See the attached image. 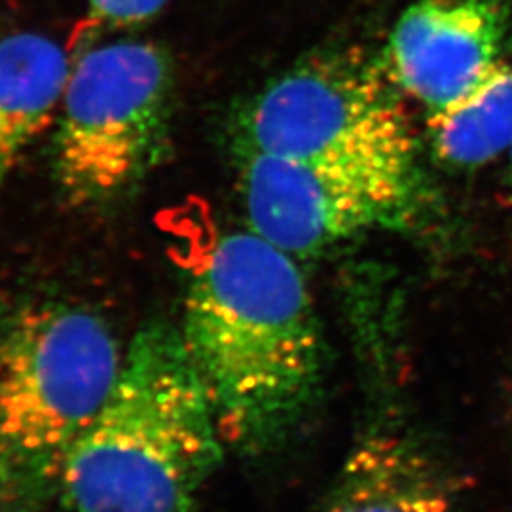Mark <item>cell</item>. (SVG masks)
<instances>
[{
    "label": "cell",
    "instance_id": "5b68a950",
    "mask_svg": "<svg viewBox=\"0 0 512 512\" xmlns=\"http://www.w3.org/2000/svg\"><path fill=\"white\" fill-rule=\"evenodd\" d=\"M173 67L160 46L116 40L73 65L54 137L63 200L95 209L129 194L169 152Z\"/></svg>",
    "mask_w": 512,
    "mask_h": 512
},
{
    "label": "cell",
    "instance_id": "52a82bcc",
    "mask_svg": "<svg viewBox=\"0 0 512 512\" xmlns=\"http://www.w3.org/2000/svg\"><path fill=\"white\" fill-rule=\"evenodd\" d=\"M503 0H416L397 21L387 67L427 114L456 103L501 59Z\"/></svg>",
    "mask_w": 512,
    "mask_h": 512
},
{
    "label": "cell",
    "instance_id": "8fae6325",
    "mask_svg": "<svg viewBox=\"0 0 512 512\" xmlns=\"http://www.w3.org/2000/svg\"><path fill=\"white\" fill-rule=\"evenodd\" d=\"M97 27L128 29L154 18L169 0H88Z\"/></svg>",
    "mask_w": 512,
    "mask_h": 512
},
{
    "label": "cell",
    "instance_id": "277c9868",
    "mask_svg": "<svg viewBox=\"0 0 512 512\" xmlns=\"http://www.w3.org/2000/svg\"><path fill=\"white\" fill-rule=\"evenodd\" d=\"M234 150L311 162L418 169L404 93L385 55L359 46L311 55L236 112Z\"/></svg>",
    "mask_w": 512,
    "mask_h": 512
},
{
    "label": "cell",
    "instance_id": "7a4b0ae2",
    "mask_svg": "<svg viewBox=\"0 0 512 512\" xmlns=\"http://www.w3.org/2000/svg\"><path fill=\"white\" fill-rule=\"evenodd\" d=\"M224 435L179 330L148 323L124 355L109 401L74 442L59 512H194Z\"/></svg>",
    "mask_w": 512,
    "mask_h": 512
},
{
    "label": "cell",
    "instance_id": "7c38bea8",
    "mask_svg": "<svg viewBox=\"0 0 512 512\" xmlns=\"http://www.w3.org/2000/svg\"><path fill=\"white\" fill-rule=\"evenodd\" d=\"M509 158H511V192H512V145L509 148Z\"/></svg>",
    "mask_w": 512,
    "mask_h": 512
},
{
    "label": "cell",
    "instance_id": "ba28073f",
    "mask_svg": "<svg viewBox=\"0 0 512 512\" xmlns=\"http://www.w3.org/2000/svg\"><path fill=\"white\" fill-rule=\"evenodd\" d=\"M444 461L403 421L372 423L355 440L321 512H454Z\"/></svg>",
    "mask_w": 512,
    "mask_h": 512
},
{
    "label": "cell",
    "instance_id": "6da1fadb",
    "mask_svg": "<svg viewBox=\"0 0 512 512\" xmlns=\"http://www.w3.org/2000/svg\"><path fill=\"white\" fill-rule=\"evenodd\" d=\"M179 336L224 440L279 448L317 403L325 348L293 255L255 232L220 236L192 266Z\"/></svg>",
    "mask_w": 512,
    "mask_h": 512
},
{
    "label": "cell",
    "instance_id": "30bf717a",
    "mask_svg": "<svg viewBox=\"0 0 512 512\" xmlns=\"http://www.w3.org/2000/svg\"><path fill=\"white\" fill-rule=\"evenodd\" d=\"M429 141L442 164L473 169L512 145V61L499 59L456 103L429 114Z\"/></svg>",
    "mask_w": 512,
    "mask_h": 512
},
{
    "label": "cell",
    "instance_id": "9c48e42d",
    "mask_svg": "<svg viewBox=\"0 0 512 512\" xmlns=\"http://www.w3.org/2000/svg\"><path fill=\"white\" fill-rule=\"evenodd\" d=\"M73 65L40 33L0 38V194L38 137L57 120Z\"/></svg>",
    "mask_w": 512,
    "mask_h": 512
},
{
    "label": "cell",
    "instance_id": "3957f363",
    "mask_svg": "<svg viewBox=\"0 0 512 512\" xmlns=\"http://www.w3.org/2000/svg\"><path fill=\"white\" fill-rule=\"evenodd\" d=\"M124 355L88 308L23 300L0 313V512L54 505L67 456L109 401Z\"/></svg>",
    "mask_w": 512,
    "mask_h": 512
},
{
    "label": "cell",
    "instance_id": "8992f818",
    "mask_svg": "<svg viewBox=\"0 0 512 512\" xmlns=\"http://www.w3.org/2000/svg\"><path fill=\"white\" fill-rule=\"evenodd\" d=\"M239 162L253 232L293 256L374 230L406 228L423 202L420 169L277 156Z\"/></svg>",
    "mask_w": 512,
    "mask_h": 512
}]
</instances>
